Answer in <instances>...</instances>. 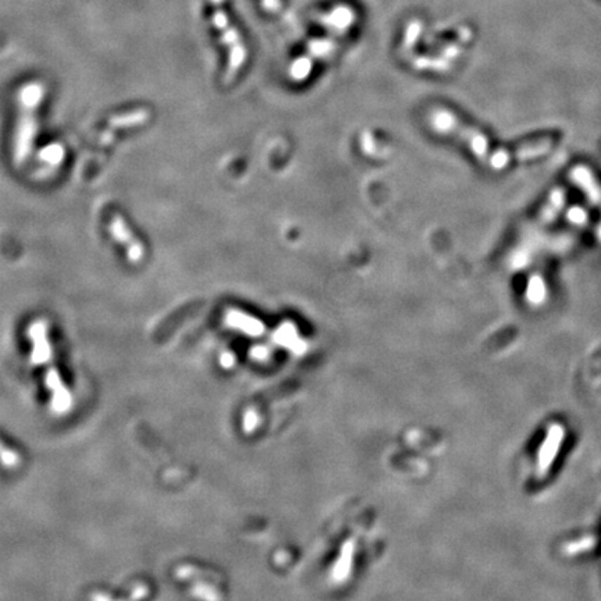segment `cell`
I'll return each mask as SVG.
<instances>
[{
	"mask_svg": "<svg viewBox=\"0 0 601 601\" xmlns=\"http://www.w3.org/2000/svg\"><path fill=\"white\" fill-rule=\"evenodd\" d=\"M45 95V86L38 82H28L17 93V124L13 138V160L17 166L24 164L34 150L38 134V109Z\"/></svg>",
	"mask_w": 601,
	"mask_h": 601,
	"instance_id": "cell-2",
	"label": "cell"
},
{
	"mask_svg": "<svg viewBox=\"0 0 601 601\" xmlns=\"http://www.w3.org/2000/svg\"><path fill=\"white\" fill-rule=\"evenodd\" d=\"M137 590H138V593H134V595H133V597H134V599H141V597H145V596H147V588L140 586Z\"/></svg>",
	"mask_w": 601,
	"mask_h": 601,
	"instance_id": "cell-10",
	"label": "cell"
},
{
	"mask_svg": "<svg viewBox=\"0 0 601 601\" xmlns=\"http://www.w3.org/2000/svg\"><path fill=\"white\" fill-rule=\"evenodd\" d=\"M150 119V112L145 109L133 110L128 113L117 114L109 121L107 130H121V128H131L136 126H141Z\"/></svg>",
	"mask_w": 601,
	"mask_h": 601,
	"instance_id": "cell-6",
	"label": "cell"
},
{
	"mask_svg": "<svg viewBox=\"0 0 601 601\" xmlns=\"http://www.w3.org/2000/svg\"><path fill=\"white\" fill-rule=\"evenodd\" d=\"M38 157L44 166H49V169H55L65 159V148L60 144H51L45 150H41Z\"/></svg>",
	"mask_w": 601,
	"mask_h": 601,
	"instance_id": "cell-7",
	"label": "cell"
},
{
	"mask_svg": "<svg viewBox=\"0 0 601 601\" xmlns=\"http://www.w3.org/2000/svg\"><path fill=\"white\" fill-rule=\"evenodd\" d=\"M109 232L110 237L120 244L127 255V259L131 263H140L145 256V248L141 241L134 235L130 225H127L126 219L121 215H113L109 220Z\"/></svg>",
	"mask_w": 601,
	"mask_h": 601,
	"instance_id": "cell-4",
	"label": "cell"
},
{
	"mask_svg": "<svg viewBox=\"0 0 601 601\" xmlns=\"http://www.w3.org/2000/svg\"><path fill=\"white\" fill-rule=\"evenodd\" d=\"M222 364L225 365V366H230V365L232 364V358H231V355H225V357H223V359H222Z\"/></svg>",
	"mask_w": 601,
	"mask_h": 601,
	"instance_id": "cell-11",
	"label": "cell"
},
{
	"mask_svg": "<svg viewBox=\"0 0 601 601\" xmlns=\"http://www.w3.org/2000/svg\"><path fill=\"white\" fill-rule=\"evenodd\" d=\"M213 3L216 4L213 21H215L216 28L220 32L222 41L225 42V45L228 49V62H227V69H225V82L228 84L232 79H235L237 74L244 67L246 58H248V52H246V48L242 42L239 32L235 29V27H232L230 24V20L225 14V8L222 7L223 0H213Z\"/></svg>",
	"mask_w": 601,
	"mask_h": 601,
	"instance_id": "cell-3",
	"label": "cell"
},
{
	"mask_svg": "<svg viewBox=\"0 0 601 601\" xmlns=\"http://www.w3.org/2000/svg\"><path fill=\"white\" fill-rule=\"evenodd\" d=\"M191 592L194 596L201 597V599H216L218 597L216 595H213L212 589L202 582H195L191 588Z\"/></svg>",
	"mask_w": 601,
	"mask_h": 601,
	"instance_id": "cell-9",
	"label": "cell"
},
{
	"mask_svg": "<svg viewBox=\"0 0 601 601\" xmlns=\"http://www.w3.org/2000/svg\"><path fill=\"white\" fill-rule=\"evenodd\" d=\"M429 126L439 136L462 144L477 160L494 170H501L514 160H526L546 154L555 143L554 136L530 140L514 148H494L489 138L449 107H435L428 116Z\"/></svg>",
	"mask_w": 601,
	"mask_h": 601,
	"instance_id": "cell-1",
	"label": "cell"
},
{
	"mask_svg": "<svg viewBox=\"0 0 601 601\" xmlns=\"http://www.w3.org/2000/svg\"><path fill=\"white\" fill-rule=\"evenodd\" d=\"M20 462L18 454L11 449H7L6 444L0 440V463L6 468H14Z\"/></svg>",
	"mask_w": 601,
	"mask_h": 601,
	"instance_id": "cell-8",
	"label": "cell"
},
{
	"mask_svg": "<svg viewBox=\"0 0 601 601\" xmlns=\"http://www.w3.org/2000/svg\"><path fill=\"white\" fill-rule=\"evenodd\" d=\"M565 432L560 425H554L550 428L548 435L546 440L541 444V449L539 451V473L540 476L547 475L550 470V466L553 465L558 451L561 449V444L564 442Z\"/></svg>",
	"mask_w": 601,
	"mask_h": 601,
	"instance_id": "cell-5",
	"label": "cell"
}]
</instances>
